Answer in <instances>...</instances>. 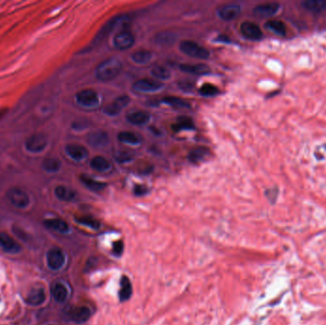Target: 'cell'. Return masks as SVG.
Instances as JSON below:
<instances>
[{
	"label": "cell",
	"instance_id": "obj_1",
	"mask_svg": "<svg viewBox=\"0 0 326 325\" xmlns=\"http://www.w3.org/2000/svg\"><path fill=\"white\" fill-rule=\"evenodd\" d=\"M122 70L121 62L115 57L102 61L96 69V76L100 81H110L115 78Z\"/></svg>",
	"mask_w": 326,
	"mask_h": 325
},
{
	"label": "cell",
	"instance_id": "obj_2",
	"mask_svg": "<svg viewBox=\"0 0 326 325\" xmlns=\"http://www.w3.org/2000/svg\"><path fill=\"white\" fill-rule=\"evenodd\" d=\"M180 51L191 57L197 59H208L210 57V52L192 40H183L179 44Z\"/></svg>",
	"mask_w": 326,
	"mask_h": 325
},
{
	"label": "cell",
	"instance_id": "obj_3",
	"mask_svg": "<svg viewBox=\"0 0 326 325\" xmlns=\"http://www.w3.org/2000/svg\"><path fill=\"white\" fill-rule=\"evenodd\" d=\"M76 101L80 107L95 109L99 106L100 97L96 91L91 89H85L79 91L76 95Z\"/></svg>",
	"mask_w": 326,
	"mask_h": 325
},
{
	"label": "cell",
	"instance_id": "obj_4",
	"mask_svg": "<svg viewBox=\"0 0 326 325\" xmlns=\"http://www.w3.org/2000/svg\"><path fill=\"white\" fill-rule=\"evenodd\" d=\"M127 20V17H123V16H115L113 19H111L101 29L100 31L96 34V36L95 37L93 42L90 45L91 48L96 47L99 44L101 43L109 35L114 31V29L118 26L120 23H123Z\"/></svg>",
	"mask_w": 326,
	"mask_h": 325
},
{
	"label": "cell",
	"instance_id": "obj_5",
	"mask_svg": "<svg viewBox=\"0 0 326 325\" xmlns=\"http://www.w3.org/2000/svg\"><path fill=\"white\" fill-rule=\"evenodd\" d=\"M48 145V138L42 133H36L30 135L25 141V148L29 153H40Z\"/></svg>",
	"mask_w": 326,
	"mask_h": 325
},
{
	"label": "cell",
	"instance_id": "obj_6",
	"mask_svg": "<svg viewBox=\"0 0 326 325\" xmlns=\"http://www.w3.org/2000/svg\"><path fill=\"white\" fill-rule=\"evenodd\" d=\"M7 198L12 205L17 208L23 209L30 204V196L19 187H13L8 190Z\"/></svg>",
	"mask_w": 326,
	"mask_h": 325
},
{
	"label": "cell",
	"instance_id": "obj_7",
	"mask_svg": "<svg viewBox=\"0 0 326 325\" xmlns=\"http://www.w3.org/2000/svg\"><path fill=\"white\" fill-rule=\"evenodd\" d=\"M239 31L243 38H245L246 39L252 40V41L261 40L263 37V33L261 31V27L254 22H242L239 27Z\"/></svg>",
	"mask_w": 326,
	"mask_h": 325
},
{
	"label": "cell",
	"instance_id": "obj_8",
	"mask_svg": "<svg viewBox=\"0 0 326 325\" xmlns=\"http://www.w3.org/2000/svg\"><path fill=\"white\" fill-rule=\"evenodd\" d=\"M163 88V84L151 78H141L133 84V90L136 93H156Z\"/></svg>",
	"mask_w": 326,
	"mask_h": 325
},
{
	"label": "cell",
	"instance_id": "obj_9",
	"mask_svg": "<svg viewBox=\"0 0 326 325\" xmlns=\"http://www.w3.org/2000/svg\"><path fill=\"white\" fill-rule=\"evenodd\" d=\"M48 266L55 271L61 269L65 263V256L59 248H53L47 253Z\"/></svg>",
	"mask_w": 326,
	"mask_h": 325
},
{
	"label": "cell",
	"instance_id": "obj_10",
	"mask_svg": "<svg viewBox=\"0 0 326 325\" xmlns=\"http://www.w3.org/2000/svg\"><path fill=\"white\" fill-rule=\"evenodd\" d=\"M130 96L127 95L120 96L116 97L111 104H109L108 106H106L103 112L109 116H115L130 103Z\"/></svg>",
	"mask_w": 326,
	"mask_h": 325
},
{
	"label": "cell",
	"instance_id": "obj_11",
	"mask_svg": "<svg viewBox=\"0 0 326 325\" xmlns=\"http://www.w3.org/2000/svg\"><path fill=\"white\" fill-rule=\"evenodd\" d=\"M87 141L89 145H91L92 147L96 149H101L108 145L110 137L108 133L105 131H95L89 134Z\"/></svg>",
	"mask_w": 326,
	"mask_h": 325
},
{
	"label": "cell",
	"instance_id": "obj_12",
	"mask_svg": "<svg viewBox=\"0 0 326 325\" xmlns=\"http://www.w3.org/2000/svg\"><path fill=\"white\" fill-rule=\"evenodd\" d=\"M91 314V310L86 306H76L69 310L68 317L72 322L81 325L87 322Z\"/></svg>",
	"mask_w": 326,
	"mask_h": 325
},
{
	"label": "cell",
	"instance_id": "obj_13",
	"mask_svg": "<svg viewBox=\"0 0 326 325\" xmlns=\"http://www.w3.org/2000/svg\"><path fill=\"white\" fill-rule=\"evenodd\" d=\"M134 43V37L128 30H123L118 32L115 38L114 45L118 50H127Z\"/></svg>",
	"mask_w": 326,
	"mask_h": 325
},
{
	"label": "cell",
	"instance_id": "obj_14",
	"mask_svg": "<svg viewBox=\"0 0 326 325\" xmlns=\"http://www.w3.org/2000/svg\"><path fill=\"white\" fill-rule=\"evenodd\" d=\"M281 9V4L278 2L263 3L255 7L254 14L260 18H271L275 16Z\"/></svg>",
	"mask_w": 326,
	"mask_h": 325
},
{
	"label": "cell",
	"instance_id": "obj_15",
	"mask_svg": "<svg viewBox=\"0 0 326 325\" xmlns=\"http://www.w3.org/2000/svg\"><path fill=\"white\" fill-rule=\"evenodd\" d=\"M240 13V6L235 3H229L221 6L217 10L218 17L225 21H230L235 19Z\"/></svg>",
	"mask_w": 326,
	"mask_h": 325
},
{
	"label": "cell",
	"instance_id": "obj_16",
	"mask_svg": "<svg viewBox=\"0 0 326 325\" xmlns=\"http://www.w3.org/2000/svg\"><path fill=\"white\" fill-rule=\"evenodd\" d=\"M66 154L73 160L80 162L88 157L87 149L79 144H68L65 147Z\"/></svg>",
	"mask_w": 326,
	"mask_h": 325
},
{
	"label": "cell",
	"instance_id": "obj_17",
	"mask_svg": "<svg viewBox=\"0 0 326 325\" xmlns=\"http://www.w3.org/2000/svg\"><path fill=\"white\" fill-rule=\"evenodd\" d=\"M0 247L7 253L17 254L21 251L20 245L5 233H0Z\"/></svg>",
	"mask_w": 326,
	"mask_h": 325
},
{
	"label": "cell",
	"instance_id": "obj_18",
	"mask_svg": "<svg viewBox=\"0 0 326 325\" xmlns=\"http://www.w3.org/2000/svg\"><path fill=\"white\" fill-rule=\"evenodd\" d=\"M150 118H151L150 114L148 112L142 111V110L130 113L126 116V119L129 123L133 124V125H137V126L147 124L150 121Z\"/></svg>",
	"mask_w": 326,
	"mask_h": 325
},
{
	"label": "cell",
	"instance_id": "obj_19",
	"mask_svg": "<svg viewBox=\"0 0 326 325\" xmlns=\"http://www.w3.org/2000/svg\"><path fill=\"white\" fill-rule=\"evenodd\" d=\"M180 71L191 74V75H196V76H203V75H208L211 70L209 66L204 64V63H198V64H180L179 65Z\"/></svg>",
	"mask_w": 326,
	"mask_h": 325
},
{
	"label": "cell",
	"instance_id": "obj_20",
	"mask_svg": "<svg viewBox=\"0 0 326 325\" xmlns=\"http://www.w3.org/2000/svg\"><path fill=\"white\" fill-rule=\"evenodd\" d=\"M90 166L92 167V169L99 173H107V172H110V170L112 169L111 162H109L107 158L101 155L93 157L90 162Z\"/></svg>",
	"mask_w": 326,
	"mask_h": 325
},
{
	"label": "cell",
	"instance_id": "obj_21",
	"mask_svg": "<svg viewBox=\"0 0 326 325\" xmlns=\"http://www.w3.org/2000/svg\"><path fill=\"white\" fill-rule=\"evenodd\" d=\"M210 154V149L205 146H198L188 153V159L192 163H199L206 159Z\"/></svg>",
	"mask_w": 326,
	"mask_h": 325
},
{
	"label": "cell",
	"instance_id": "obj_22",
	"mask_svg": "<svg viewBox=\"0 0 326 325\" xmlns=\"http://www.w3.org/2000/svg\"><path fill=\"white\" fill-rule=\"evenodd\" d=\"M44 225L54 231H57L61 234H66L70 231V227L67 222L60 218H50L44 221Z\"/></svg>",
	"mask_w": 326,
	"mask_h": 325
},
{
	"label": "cell",
	"instance_id": "obj_23",
	"mask_svg": "<svg viewBox=\"0 0 326 325\" xmlns=\"http://www.w3.org/2000/svg\"><path fill=\"white\" fill-rule=\"evenodd\" d=\"M79 180L87 189L91 190L92 192H100L103 189H105L106 186H107L106 183L97 181V180L88 176L86 174H81L79 176Z\"/></svg>",
	"mask_w": 326,
	"mask_h": 325
},
{
	"label": "cell",
	"instance_id": "obj_24",
	"mask_svg": "<svg viewBox=\"0 0 326 325\" xmlns=\"http://www.w3.org/2000/svg\"><path fill=\"white\" fill-rule=\"evenodd\" d=\"M177 36L169 31L158 33L154 38V42L160 47H169L172 46L176 41Z\"/></svg>",
	"mask_w": 326,
	"mask_h": 325
},
{
	"label": "cell",
	"instance_id": "obj_25",
	"mask_svg": "<svg viewBox=\"0 0 326 325\" xmlns=\"http://www.w3.org/2000/svg\"><path fill=\"white\" fill-rule=\"evenodd\" d=\"M45 299H46V295H45V291L43 289L36 288L30 292L28 298L26 299V303L33 306H38V305L43 304Z\"/></svg>",
	"mask_w": 326,
	"mask_h": 325
},
{
	"label": "cell",
	"instance_id": "obj_26",
	"mask_svg": "<svg viewBox=\"0 0 326 325\" xmlns=\"http://www.w3.org/2000/svg\"><path fill=\"white\" fill-rule=\"evenodd\" d=\"M132 294H133V289H132L130 280L126 276H123L120 281V289H119V294H118L120 302L128 301Z\"/></svg>",
	"mask_w": 326,
	"mask_h": 325
},
{
	"label": "cell",
	"instance_id": "obj_27",
	"mask_svg": "<svg viewBox=\"0 0 326 325\" xmlns=\"http://www.w3.org/2000/svg\"><path fill=\"white\" fill-rule=\"evenodd\" d=\"M161 102L175 109H189L191 107L190 103L184 100L183 98L173 96H168L163 97Z\"/></svg>",
	"mask_w": 326,
	"mask_h": 325
},
{
	"label": "cell",
	"instance_id": "obj_28",
	"mask_svg": "<svg viewBox=\"0 0 326 325\" xmlns=\"http://www.w3.org/2000/svg\"><path fill=\"white\" fill-rule=\"evenodd\" d=\"M303 8L312 13H322L326 10V1L324 0H306L302 2Z\"/></svg>",
	"mask_w": 326,
	"mask_h": 325
},
{
	"label": "cell",
	"instance_id": "obj_29",
	"mask_svg": "<svg viewBox=\"0 0 326 325\" xmlns=\"http://www.w3.org/2000/svg\"><path fill=\"white\" fill-rule=\"evenodd\" d=\"M132 60L139 65H144V64H148L153 58L152 52L147 51V50H139L134 52L132 55Z\"/></svg>",
	"mask_w": 326,
	"mask_h": 325
},
{
	"label": "cell",
	"instance_id": "obj_30",
	"mask_svg": "<svg viewBox=\"0 0 326 325\" xmlns=\"http://www.w3.org/2000/svg\"><path fill=\"white\" fill-rule=\"evenodd\" d=\"M52 295L58 303H64L68 298V290L64 284L57 282L52 286Z\"/></svg>",
	"mask_w": 326,
	"mask_h": 325
},
{
	"label": "cell",
	"instance_id": "obj_31",
	"mask_svg": "<svg viewBox=\"0 0 326 325\" xmlns=\"http://www.w3.org/2000/svg\"><path fill=\"white\" fill-rule=\"evenodd\" d=\"M55 195L59 199L62 201H72L75 199L76 197V192L74 190H72L71 188L64 186V185H59L58 187H56L55 189Z\"/></svg>",
	"mask_w": 326,
	"mask_h": 325
},
{
	"label": "cell",
	"instance_id": "obj_32",
	"mask_svg": "<svg viewBox=\"0 0 326 325\" xmlns=\"http://www.w3.org/2000/svg\"><path fill=\"white\" fill-rule=\"evenodd\" d=\"M174 132H180L183 130H193L195 128L194 121L188 116H179L176 119V122L172 125Z\"/></svg>",
	"mask_w": 326,
	"mask_h": 325
},
{
	"label": "cell",
	"instance_id": "obj_33",
	"mask_svg": "<svg viewBox=\"0 0 326 325\" xmlns=\"http://www.w3.org/2000/svg\"><path fill=\"white\" fill-rule=\"evenodd\" d=\"M42 168L47 173H58L61 168V162L56 157H47L42 162Z\"/></svg>",
	"mask_w": 326,
	"mask_h": 325
},
{
	"label": "cell",
	"instance_id": "obj_34",
	"mask_svg": "<svg viewBox=\"0 0 326 325\" xmlns=\"http://www.w3.org/2000/svg\"><path fill=\"white\" fill-rule=\"evenodd\" d=\"M265 27L268 30H270L271 32H273V33H275L276 35H279V36H285L286 33H287V27H286L285 23L281 21V20H276V19L269 20V21L266 22Z\"/></svg>",
	"mask_w": 326,
	"mask_h": 325
},
{
	"label": "cell",
	"instance_id": "obj_35",
	"mask_svg": "<svg viewBox=\"0 0 326 325\" xmlns=\"http://www.w3.org/2000/svg\"><path fill=\"white\" fill-rule=\"evenodd\" d=\"M117 138L122 143H126L130 145H137L140 143L139 136L132 132H120L117 135Z\"/></svg>",
	"mask_w": 326,
	"mask_h": 325
},
{
	"label": "cell",
	"instance_id": "obj_36",
	"mask_svg": "<svg viewBox=\"0 0 326 325\" xmlns=\"http://www.w3.org/2000/svg\"><path fill=\"white\" fill-rule=\"evenodd\" d=\"M153 76L160 80H168L171 77V72L169 69L163 66H155L152 69Z\"/></svg>",
	"mask_w": 326,
	"mask_h": 325
},
{
	"label": "cell",
	"instance_id": "obj_37",
	"mask_svg": "<svg viewBox=\"0 0 326 325\" xmlns=\"http://www.w3.org/2000/svg\"><path fill=\"white\" fill-rule=\"evenodd\" d=\"M77 222H78L79 224H82L84 226H87V227H90L92 229H95V230H97L100 228L101 224L100 222L95 218V217H90V216H83V217H77L76 218Z\"/></svg>",
	"mask_w": 326,
	"mask_h": 325
},
{
	"label": "cell",
	"instance_id": "obj_38",
	"mask_svg": "<svg viewBox=\"0 0 326 325\" xmlns=\"http://www.w3.org/2000/svg\"><path fill=\"white\" fill-rule=\"evenodd\" d=\"M218 93V88L211 83H204L199 89V94L203 96H217Z\"/></svg>",
	"mask_w": 326,
	"mask_h": 325
},
{
	"label": "cell",
	"instance_id": "obj_39",
	"mask_svg": "<svg viewBox=\"0 0 326 325\" xmlns=\"http://www.w3.org/2000/svg\"><path fill=\"white\" fill-rule=\"evenodd\" d=\"M114 157L116 162L120 164H125V163H129L133 160L134 155L127 151H118L114 154Z\"/></svg>",
	"mask_w": 326,
	"mask_h": 325
},
{
	"label": "cell",
	"instance_id": "obj_40",
	"mask_svg": "<svg viewBox=\"0 0 326 325\" xmlns=\"http://www.w3.org/2000/svg\"><path fill=\"white\" fill-rule=\"evenodd\" d=\"M134 194L136 196H143V195L148 194L149 189L146 185L143 184H135L134 187Z\"/></svg>",
	"mask_w": 326,
	"mask_h": 325
},
{
	"label": "cell",
	"instance_id": "obj_41",
	"mask_svg": "<svg viewBox=\"0 0 326 325\" xmlns=\"http://www.w3.org/2000/svg\"><path fill=\"white\" fill-rule=\"evenodd\" d=\"M123 249H124L123 241H121V240H117V241H115V242L113 243V253H114L116 257H119V256L122 254Z\"/></svg>",
	"mask_w": 326,
	"mask_h": 325
}]
</instances>
